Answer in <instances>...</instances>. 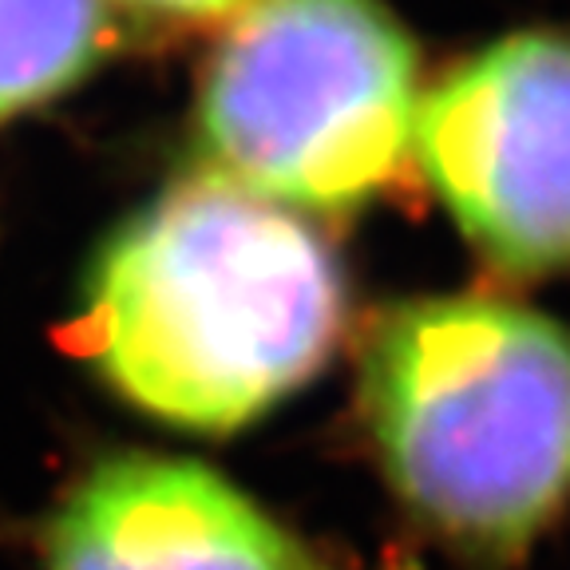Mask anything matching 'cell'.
I'll return each instance as SVG.
<instances>
[{
    "label": "cell",
    "mask_w": 570,
    "mask_h": 570,
    "mask_svg": "<svg viewBox=\"0 0 570 570\" xmlns=\"http://www.w3.org/2000/svg\"><path fill=\"white\" fill-rule=\"evenodd\" d=\"M416 52L376 0H258L203 83V139L238 187L302 210H348L412 147Z\"/></svg>",
    "instance_id": "cell-3"
},
{
    "label": "cell",
    "mask_w": 570,
    "mask_h": 570,
    "mask_svg": "<svg viewBox=\"0 0 570 570\" xmlns=\"http://www.w3.org/2000/svg\"><path fill=\"white\" fill-rule=\"evenodd\" d=\"M345 282L321 234L226 175L190 178L107 242L80 348L135 409L234 432L337 345Z\"/></svg>",
    "instance_id": "cell-1"
},
{
    "label": "cell",
    "mask_w": 570,
    "mask_h": 570,
    "mask_svg": "<svg viewBox=\"0 0 570 570\" xmlns=\"http://www.w3.org/2000/svg\"><path fill=\"white\" fill-rule=\"evenodd\" d=\"M48 570H330L297 534L195 460L116 455L48 531Z\"/></svg>",
    "instance_id": "cell-5"
},
{
    "label": "cell",
    "mask_w": 570,
    "mask_h": 570,
    "mask_svg": "<svg viewBox=\"0 0 570 570\" xmlns=\"http://www.w3.org/2000/svg\"><path fill=\"white\" fill-rule=\"evenodd\" d=\"M412 142L483 258L511 274L570 269V36L483 48L416 107Z\"/></svg>",
    "instance_id": "cell-4"
},
{
    "label": "cell",
    "mask_w": 570,
    "mask_h": 570,
    "mask_svg": "<svg viewBox=\"0 0 570 570\" xmlns=\"http://www.w3.org/2000/svg\"><path fill=\"white\" fill-rule=\"evenodd\" d=\"M104 36L99 0H0V119L83 80Z\"/></svg>",
    "instance_id": "cell-6"
},
{
    "label": "cell",
    "mask_w": 570,
    "mask_h": 570,
    "mask_svg": "<svg viewBox=\"0 0 570 570\" xmlns=\"http://www.w3.org/2000/svg\"><path fill=\"white\" fill-rule=\"evenodd\" d=\"M127 4H139V9H151V12H170V17L214 20L242 9L246 0H127Z\"/></svg>",
    "instance_id": "cell-7"
},
{
    "label": "cell",
    "mask_w": 570,
    "mask_h": 570,
    "mask_svg": "<svg viewBox=\"0 0 570 570\" xmlns=\"http://www.w3.org/2000/svg\"><path fill=\"white\" fill-rule=\"evenodd\" d=\"M365 420L392 491L475 559H511L570 503V330L491 297L384 313Z\"/></svg>",
    "instance_id": "cell-2"
}]
</instances>
